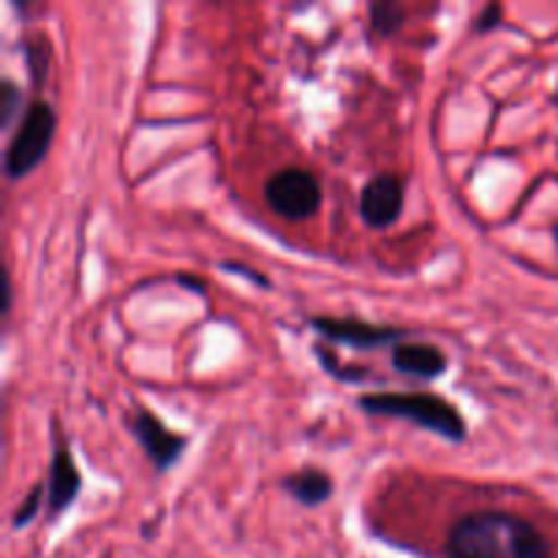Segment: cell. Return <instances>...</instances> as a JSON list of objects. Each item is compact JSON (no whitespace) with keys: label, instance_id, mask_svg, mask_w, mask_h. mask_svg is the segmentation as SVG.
Instances as JSON below:
<instances>
[{"label":"cell","instance_id":"obj_1","mask_svg":"<svg viewBox=\"0 0 558 558\" xmlns=\"http://www.w3.org/2000/svg\"><path fill=\"white\" fill-rule=\"evenodd\" d=\"M447 558H550V545L515 512L477 510L452 523Z\"/></svg>","mask_w":558,"mask_h":558},{"label":"cell","instance_id":"obj_2","mask_svg":"<svg viewBox=\"0 0 558 558\" xmlns=\"http://www.w3.org/2000/svg\"><path fill=\"white\" fill-rule=\"evenodd\" d=\"M363 412L376 417H396L430 430L441 439L461 445L466 439V420L450 401L430 392H374L357 401Z\"/></svg>","mask_w":558,"mask_h":558},{"label":"cell","instance_id":"obj_3","mask_svg":"<svg viewBox=\"0 0 558 558\" xmlns=\"http://www.w3.org/2000/svg\"><path fill=\"white\" fill-rule=\"evenodd\" d=\"M54 125H58V118H54V109L47 101L36 98V101L27 104L20 125H16L14 136H11L9 147H5L3 167L11 180L31 174L47 158L54 136Z\"/></svg>","mask_w":558,"mask_h":558},{"label":"cell","instance_id":"obj_4","mask_svg":"<svg viewBox=\"0 0 558 558\" xmlns=\"http://www.w3.org/2000/svg\"><path fill=\"white\" fill-rule=\"evenodd\" d=\"M265 199L287 221H305L322 205V185L308 169L289 167L267 178Z\"/></svg>","mask_w":558,"mask_h":558},{"label":"cell","instance_id":"obj_5","mask_svg":"<svg viewBox=\"0 0 558 558\" xmlns=\"http://www.w3.org/2000/svg\"><path fill=\"white\" fill-rule=\"evenodd\" d=\"M311 327L327 341L347 343L354 349H379L387 343L403 341L409 336V330H403V327L374 325V322L347 319V316H314Z\"/></svg>","mask_w":558,"mask_h":558},{"label":"cell","instance_id":"obj_6","mask_svg":"<svg viewBox=\"0 0 558 558\" xmlns=\"http://www.w3.org/2000/svg\"><path fill=\"white\" fill-rule=\"evenodd\" d=\"M129 430L140 441L142 450L147 452L156 472H169L180 461L185 447H189V439L183 434L169 430L150 409H136L129 417Z\"/></svg>","mask_w":558,"mask_h":558},{"label":"cell","instance_id":"obj_7","mask_svg":"<svg viewBox=\"0 0 558 558\" xmlns=\"http://www.w3.org/2000/svg\"><path fill=\"white\" fill-rule=\"evenodd\" d=\"M403 202H407V189L398 174H376L363 185L360 194V218L371 229H387L401 218Z\"/></svg>","mask_w":558,"mask_h":558},{"label":"cell","instance_id":"obj_8","mask_svg":"<svg viewBox=\"0 0 558 558\" xmlns=\"http://www.w3.org/2000/svg\"><path fill=\"white\" fill-rule=\"evenodd\" d=\"M82 490V474L76 469L74 456H71L69 445H60L54 450L52 463H49V483H47V507L49 515L65 512Z\"/></svg>","mask_w":558,"mask_h":558},{"label":"cell","instance_id":"obj_9","mask_svg":"<svg viewBox=\"0 0 558 558\" xmlns=\"http://www.w3.org/2000/svg\"><path fill=\"white\" fill-rule=\"evenodd\" d=\"M450 360L434 343H398L392 349V368L417 379H439Z\"/></svg>","mask_w":558,"mask_h":558},{"label":"cell","instance_id":"obj_10","mask_svg":"<svg viewBox=\"0 0 558 558\" xmlns=\"http://www.w3.org/2000/svg\"><path fill=\"white\" fill-rule=\"evenodd\" d=\"M283 488L303 507H319L332 496V477L316 466H305L300 472L283 477Z\"/></svg>","mask_w":558,"mask_h":558},{"label":"cell","instance_id":"obj_11","mask_svg":"<svg viewBox=\"0 0 558 558\" xmlns=\"http://www.w3.org/2000/svg\"><path fill=\"white\" fill-rule=\"evenodd\" d=\"M368 20L374 36H392L407 22V5L396 3V0H376V3L368 5Z\"/></svg>","mask_w":558,"mask_h":558},{"label":"cell","instance_id":"obj_12","mask_svg":"<svg viewBox=\"0 0 558 558\" xmlns=\"http://www.w3.org/2000/svg\"><path fill=\"white\" fill-rule=\"evenodd\" d=\"M22 52H25V63H27V71H31V80L36 82V85H44L49 71V52H52V49H49L47 36L25 38Z\"/></svg>","mask_w":558,"mask_h":558},{"label":"cell","instance_id":"obj_13","mask_svg":"<svg viewBox=\"0 0 558 558\" xmlns=\"http://www.w3.org/2000/svg\"><path fill=\"white\" fill-rule=\"evenodd\" d=\"M20 107H22L20 85L5 76V80L0 82V129H9L14 114L20 112Z\"/></svg>","mask_w":558,"mask_h":558},{"label":"cell","instance_id":"obj_14","mask_svg":"<svg viewBox=\"0 0 558 558\" xmlns=\"http://www.w3.org/2000/svg\"><path fill=\"white\" fill-rule=\"evenodd\" d=\"M316 357H319L322 368H325L330 376H336V379H341V381H360V379H365V376L354 374V371H365V368H347V365L338 363L336 352H330V349L322 347V343H319V347H316Z\"/></svg>","mask_w":558,"mask_h":558},{"label":"cell","instance_id":"obj_15","mask_svg":"<svg viewBox=\"0 0 558 558\" xmlns=\"http://www.w3.org/2000/svg\"><path fill=\"white\" fill-rule=\"evenodd\" d=\"M41 505H44V485H36V488L25 496V501L20 505V510L14 512V526L16 529L27 526V523H31L33 518L41 512Z\"/></svg>","mask_w":558,"mask_h":558},{"label":"cell","instance_id":"obj_16","mask_svg":"<svg viewBox=\"0 0 558 558\" xmlns=\"http://www.w3.org/2000/svg\"><path fill=\"white\" fill-rule=\"evenodd\" d=\"M501 16H505V9H501L499 3H488L483 11H480L477 20H474V31L477 33L494 31V27L501 25Z\"/></svg>","mask_w":558,"mask_h":558},{"label":"cell","instance_id":"obj_17","mask_svg":"<svg viewBox=\"0 0 558 558\" xmlns=\"http://www.w3.org/2000/svg\"><path fill=\"white\" fill-rule=\"evenodd\" d=\"M221 270L232 272V276L248 278V281H254L256 287H262V289H270V281H267V276H262V272L254 270V267L240 265V262H221Z\"/></svg>","mask_w":558,"mask_h":558},{"label":"cell","instance_id":"obj_18","mask_svg":"<svg viewBox=\"0 0 558 558\" xmlns=\"http://www.w3.org/2000/svg\"><path fill=\"white\" fill-rule=\"evenodd\" d=\"M174 283H178V287H183V289H189V292H194V294H205L207 292L205 278L191 276V272H178V276H174Z\"/></svg>","mask_w":558,"mask_h":558}]
</instances>
